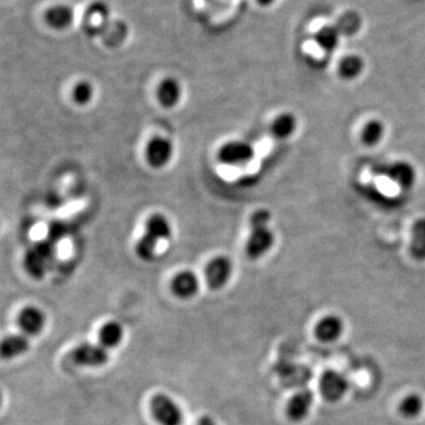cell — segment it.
Returning <instances> with one entry per match:
<instances>
[{
    "mask_svg": "<svg viewBox=\"0 0 425 425\" xmlns=\"http://www.w3.org/2000/svg\"><path fill=\"white\" fill-rule=\"evenodd\" d=\"M271 213L267 209H259L250 216V233L246 242L247 257L253 260L260 259L274 245V235L268 228Z\"/></svg>",
    "mask_w": 425,
    "mask_h": 425,
    "instance_id": "obj_1",
    "label": "cell"
},
{
    "mask_svg": "<svg viewBox=\"0 0 425 425\" xmlns=\"http://www.w3.org/2000/svg\"><path fill=\"white\" fill-rule=\"evenodd\" d=\"M55 252V245L51 240L37 243L25 255L24 266L26 272L35 279H42L54 262Z\"/></svg>",
    "mask_w": 425,
    "mask_h": 425,
    "instance_id": "obj_2",
    "label": "cell"
},
{
    "mask_svg": "<svg viewBox=\"0 0 425 425\" xmlns=\"http://www.w3.org/2000/svg\"><path fill=\"white\" fill-rule=\"evenodd\" d=\"M150 411L160 425H181L184 422L181 406L168 394H154L150 399Z\"/></svg>",
    "mask_w": 425,
    "mask_h": 425,
    "instance_id": "obj_3",
    "label": "cell"
},
{
    "mask_svg": "<svg viewBox=\"0 0 425 425\" xmlns=\"http://www.w3.org/2000/svg\"><path fill=\"white\" fill-rule=\"evenodd\" d=\"M71 359L79 367H99L109 362V352L101 344L83 343L74 347Z\"/></svg>",
    "mask_w": 425,
    "mask_h": 425,
    "instance_id": "obj_4",
    "label": "cell"
},
{
    "mask_svg": "<svg viewBox=\"0 0 425 425\" xmlns=\"http://www.w3.org/2000/svg\"><path fill=\"white\" fill-rule=\"evenodd\" d=\"M218 157L220 162L226 166H243L253 159L254 148L252 145L243 141H230L220 148Z\"/></svg>",
    "mask_w": 425,
    "mask_h": 425,
    "instance_id": "obj_5",
    "label": "cell"
},
{
    "mask_svg": "<svg viewBox=\"0 0 425 425\" xmlns=\"http://www.w3.org/2000/svg\"><path fill=\"white\" fill-rule=\"evenodd\" d=\"M319 390L328 402H339L348 390V382L345 376L337 371H325L320 377Z\"/></svg>",
    "mask_w": 425,
    "mask_h": 425,
    "instance_id": "obj_6",
    "label": "cell"
},
{
    "mask_svg": "<svg viewBox=\"0 0 425 425\" xmlns=\"http://www.w3.org/2000/svg\"><path fill=\"white\" fill-rule=\"evenodd\" d=\"M174 152L172 141L162 136L152 137L145 147V159L152 168L160 169L170 162Z\"/></svg>",
    "mask_w": 425,
    "mask_h": 425,
    "instance_id": "obj_7",
    "label": "cell"
},
{
    "mask_svg": "<svg viewBox=\"0 0 425 425\" xmlns=\"http://www.w3.org/2000/svg\"><path fill=\"white\" fill-rule=\"evenodd\" d=\"M233 273V264L227 257H216L208 262L205 269L206 282L211 289H221L226 286Z\"/></svg>",
    "mask_w": 425,
    "mask_h": 425,
    "instance_id": "obj_8",
    "label": "cell"
},
{
    "mask_svg": "<svg viewBox=\"0 0 425 425\" xmlns=\"http://www.w3.org/2000/svg\"><path fill=\"white\" fill-rule=\"evenodd\" d=\"M17 323L25 336H38L43 331L47 318L40 307L30 305L20 311Z\"/></svg>",
    "mask_w": 425,
    "mask_h": 425,
    "instance_id": "obj_9",
    "label": "cell"
},
{
    "mask_svg": "<svg viewBox=\"0 0 425 425\" xmlns=\"http://www.w3.org/2000/svg\"><path fill=\"white\" fill-rule=\"evenodd\" d=\"M314 396L312 391L300 390L297 394H293L287 404V417L293 422L304 421L307 417L311 408H312Z\"/></svg>",
    "mask_w": 425,
    "mask_h": 425,
    "instance_id": "obj_10",
    "label": "cell"
},
{
    "mask_svg": "<svg viewBox=\"0 0 425 425\" xmlns=\"http://www.w3.org/2000/svg\"><path fill=\"white\" fill-rule=\"evenodd\" d=\"M200 289V281L191 271H181L173 278L172 291L179 299L195 297Z\"/></svg>",
    "mask_w": 425,
    "mask_h": 425,
    "instance_id": "obj_11",
    "label": "cell"
},
{
    "mask_svg": "<svg viewBox=\"0 0 425 425\" xmlns=\"http://www.w3.org/2000/svg\"><path fill=\"white\" fill-rule=\"evenodd\" d=\"M343 320L335 314L321 318L314 328L316 338L324 343H331L338 339L343 335Z\"/></svg>",
    "mask_w": 425,
    "mask_h": 425,
    "instance_id": "obj_12",
    "label": "cell"
},
{
    "mask_svg": "<svg viewBox=\"0 0 425 425\" xmlns=\"http://www.w3.org/2000/svg\"><path fill=\"white\" fill-rule=\"evenodd\" d=\"M29 348L30 340L25 335H10L0 340V357L6 360L23 355Z\"/></svg>",
    "mask_w": 425,
    "mask_h": 425,
    "instance_id": "obj_13",
    "label": "cell"
},
{
    "mask_svg": "<svg viewBox=\"0 0 425 425\" xmlns=\"http://www.w3.org/2000/svg\"><path fill=\"white\" fill-rule=\"evenodd\" d=\"M181 94H182L181 86L173 77L164 79L157 86V101L160 103V106H163L166 109H172L174 106H177V103L181 99Z\"/></svg>",
    "mask_w": 425,
    "mask_h": 425,
    "instance_id": "obj_14",
    "label": "cell"
},
{
    "mask_svg": "<svg viewBox=\"0 0 425 425\" xmlns=\"http://www.w3.org/2000/svg\"><path fill=\"white\" fill-rule=\"evenodd\" d=\"M172 225L163 214H152L145 223V234L149 235L155 241L167 240L172 236Z\"/></svg>",
    "mask_w": 425,
    "mask_h": 425,
    "instance_id": "obj_15",
    "label": "cell"
},
{
    "mask_svg": "<svg viewBox=\"0 0 425 425\" xmlns=\"http://www.w3.org/2000/svg\"><path fill=\"white\" fill-rule=\"evenodd\" d=\"M125 337V330L122 325L118 321H108L102 326L98 333V339L102 346L108 348H113L122 343Z\"/></svg>",
    "mask_w": 425,
    "mask_h": 425,
    "instance_id": "obj_16",
    "label": "cell"
},
{
    "mask_svg": "<svg viewBox=\"0 0 425 425\" xmlns=\"http://www.w3.org/2000/svg\"><path fill=\"white\" fill-rule=\"evenodd\" d=\"M74 18V12L69 6L65 5H56L47 10L45 13V20L51 28L62 29L67 28Z\"/></svg>",
    "mask_w": 425,
    "mask_h": 425,
    "instance_id": "obj_17",
    "label": "cell"
},
{
    "mask_svg": "<svg viewBox=\"0 0 425 425\" xmlns=\"http://www.w3.org/2000/svg\"><path fill=\"white\" fill-rule=\"evenodd\" d=\"M340 33L342 32L336 25H323L316 31V42L320 50L326 52L336 50V47L339 44Z\"/></svg>",
    "mask_w": 425,
    "mask_h": 425,
    "instance_id": "obj_18",
    "label": "cell"
},
{
    "mask_svg": "<svg viewBox=\"0 0 425 425\" xmlns=\"http://www.w3.org/2000/svg\"><path fill=\"white\" fill-rule=\"evenodd\" d=\"M297 128V120L291 113H281L271 125V133L275 138L286 140L292 136Z\"/></svg>",
    "mask_w": 425,
    "mask_h": 425,
    "instance_id": "obj_19",
    "label": "cell"
},
{
    "mask_svg": "<svg viewBox=\"0 0 425 425\" xmlns=\"http://www.w3.org/2000/svg\"><path fill=\"white\" fill-rule=\"evenodd\" d=\"M389 175L392 181L403 188H410L415 184L416 173L414 168L406 162H397L389 169Z\"/></svg>",
    "mask_w": 425,
    "mask_h": 425,
    "instance_id": "obj_20",
    "label": "cell"
},
{
    "mask_svg": "<svg viewBox=\"0 0 425 425\" xmlns=\"http://www.w3.org/2000/svg\"><path fill=\"white\" fill-rule=\"evenodd\" d=\"M410 250L416 260L418 262L425 260V218L418 220L412 227V239H411Z\"/></svg>",
    "mask_w": 425,
    "mask_h": 425,
    "instance_id": "obj_21",
    "label": "cell"
},
{
    "mask_svg": "<svg viewBox=\"0 0 425 425\" xmlns=\"http://www.w3.org/2000/svg\"><path fill=\"white\" fill-rule=\"evenodd\" d=\"M423 409H424V401L417 394H408L403 398L402 402L399 404V412L406 418L418 417Z\"/></svg>",
    "mask_w": 425,
    "mask_h": 425,
    "instance_id": "obj_22",
    "label": "cell"
},
{
    "mask_svg": "<svg viewBox=\"0 0 425 425\" xmlns=\"http://www.w3.org/2000/svg\"><path fill=\"white\" fill-rule=\"evenodd\" d=\"M364 70V61L359 56H346L340 62L339 74L343 79H355Z\"/></svg>",
    "mask_w": 425,
    "mask_h": 425,
    "instance_id": "obj_23",
    "label": "cell"
},
{
    "mask_svg": "<svg viewBox=\"0 0 425 425\" xmlns=\"http://www.w3.org/2000/svg\"><path fill=\"white\" fill-rule=\"evenodd\" d=\"M383 136H384V125H382V122H367V125L364 127L363 133H362V140L365 145H369V147L378 145Z\"/></svg>",
    "mask_w": 425,
    "mask_h": 425,
    "instance_id": "obj_24",
    "label": "cell"
},
{
    "mask_svg": "<svg viewBox=\"0 0 425 425\" xmlns=\"http://www.w3.org/2000/svg\"><path fill=\"white\" fill-rule=\"evenodd\" d=\"M157 243L154 239L149 235L143 234L136 243L137 257L143 262H152L157 254Z\"/></svg>",
    "mask_w": 425,
    "mask_h": 425,
    "instance_id": "obj_25",
    "label": "cell"
},
{
    "mask_svg": "<svg viewBox=\"0 0 425 425\" xmlns=\"http://www.w3.org/2000/svg\"><path fill=\"white\" fill-rule=\"evenodd\" d=\"M72 99L79 106H86L94 97V88L86 81H82L74 84L72 89Z\"/></svg>",
    "mask_w": 425,
    "mask_h": 425,
    "instance_id": "obj_26",
    "label": "cell"
},
{
    "mask_svg": "<svg viewBox=\"0 0 425 425\" xmlns=\"http://www.w3.org/2000/svg\"><path fill=\"white\" fill-rule=\"evenodd\" d=\"M196 425H218L216 422H215L214 418L211 417V416H208V415H205L202 417L199 418V421L196 423Z\"/></svg>",
    "mask_w": 425,
    "mask_h": 425,
    "instance_id": "obj_27",
    "label": "cell"
},
{
    "mask_svg": "<svg viewBox=\"0 0 425 425\" xmlns=\"http://www.w3.org/2000/svg\"><path fill=\"white\" fill-rule=\"evenodd\" d=\"M274 1H275V0H259V3H260V4L266 5V6H267V5L272 4V3H274Z\"/></svg>",
    "mask_w": 425,
    "mask_h": 425,
    "instance_id": "obj_28",
    "label": "cell"
},
{
    "mask_svg": "<svg viewBox=\"0 0 425 425\" xmlns=\"http://www.w3.org/2000/svg\"><path fill=\"white\" fill-rule=\"evenodd\" d=\"M1 404H3V394H1V391H0V408H1Z\"/></svg>",
    "mask_w": 425,
    "mask_h": 425,
    "instance_id": "obj_29",
    "label": "cell"
}]
</instances>
